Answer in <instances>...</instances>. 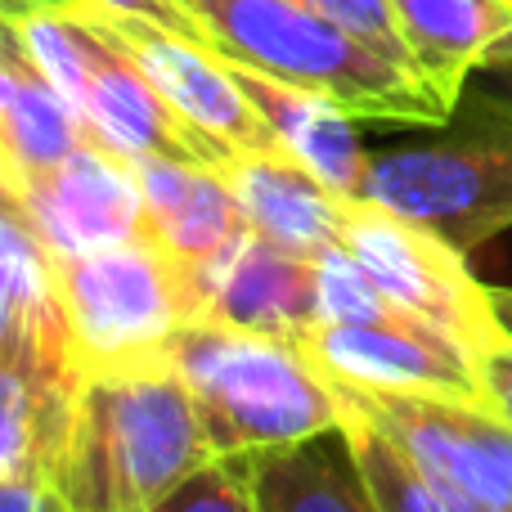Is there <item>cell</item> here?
<instances>
[{"mask_svg": "<svg viewBox=\"0 0 512 512\" xmlns=\"http://www.w3.org/2000/svg\"><path fill=\"white\" fill-rule=\"evenodd\" d=\"M131 167L140 176L144 203H149V234L194 279L198 301H203V283L252 234L230 176L225 167L171 158H140Z\"/></svg>", "mask_w": 512, "mask_h": 512, "instance_id": "13", "label": "cell"}, {"mask_svg": "<svg viewBox=\"0 0 512 512\" xmlns=\"http://www.w3.org/2000/svg\"><path fill=\"white\" fill-rule=\"evenodd\" d=\"M239 459L261 512H382L346 423Z\"/></svg>", "mask_w": 512, "mask_h": 512, "instance_id": "17", "label": "cell"}, {"mask_svg": "<svg viewBox=\"0 0 512 512\" xmlns=\"http://www.w3.org/2000/svg\"><path fill=\"white\" fill-rule=\"evenodd\" d=\"M360 198L427 225L459 252L512 230V104L468 86L432 140L373 153Z\"/></svg>", "mask_w": 512, "mask_h": 512, "instance_id": "4", "label": "cell"}, {"mask_svg": "<svg viewBox=\"0 0 512 512\" xmlns=\"http://www.w3.org/2000/svg\"><path fill=\"white\" fill-rule=\"evenodd\" d=\"M342 243L405 315L454 337L472 360L504 337L490 310L486 283L472 279L463 252L427 225L387 212L369 198H346Z\"/></svg>", "mask_w": 512, "mask_h": 512, "instance_id": "7", "label": "cell"}, {"mask_svg": "<svg viewBox=\"0 0 512 512\" xmlns=\"http://www.w3.org/2000/svg\"><path fill=\"white\" fill-rule=\"evenodd\" d=\"M234 194H239L243 221L256 239L283 252L315 261L324 248L342 243V207L346 198L333 185L306 171L288 153H239L225 162Z\"/></svg>", "mask_w": 512, "mask_h": 512, "instance_id": "14", "label": "cell"}, {"mask_svg": "<svg viewBox=\"0 0 512 512\" xmlns=\"http://www.w3.org/2000/svg\"><path fill=\"white\" fill-rule=\"evenodd\" d=\"M0 274H5V292H0V369H14L23 378L59 391H77L81 373L72 364L68 315H63L54 256L9 198L5 221H0Z\"/></svg>", "mask_w": 512, "mask_h": 512, "instance_id": "12", "label": "cell"}, {"mask_svg": "<svg viewBox=\"0 0 512 512\" xmlns=\"http://www.w3.org/2000/svg\"><path fill=\"white\" fill-rule=\"evenodd\" d=\"M77 373H113L171 360L180 328L203 319V301L158 239L54 261Z\"/></svg>", "mask_w": 512, "mask_h": 512, "instance_id": "6", "label": "cell"}, {"mask_svg": "<svg viewBox=\"0 0 512 512\" xmlns=\"http://www.w3.org/2000/svg\"><path fill=\"white\" fill-rule=\"evenodd\" d=\"M171 364L194 391L216 454L274 450L346 423L333 382L310 364L297 337L194 319L171 342Z\"/></svg>", "mask_w": 512, "mask_h": 512, "instance_id": "3", "label": "cell"}, {"mask_svg": "<svg viewBox=\"0 0 512 512\" xmlns=\"http://www.w3.org/2000/svg\"><path fill=\"white\" fill-rule=\"evenodd\" d=\"M153 512H261L239 454H216L194 468Z\"/></svg>", "mask_w": 512, "mask_h": 512, "instance_id": "22", "label": "cell"}, {"mask_svg": "<svg viewBox=\"0 0 512 512\" xmlns=\"http://www.w3.org/2000/svg\"><path fill=\"white\" fill-rule=\"evenodd\" d=\"M203 319L274 337H301L319 319L315 261L248 234L243 248L203 283Z\"/></svg>", "mask_w": 512, "mask_h": 512, "instance_id": "16", "label": "cell"}, {"mask_svg": "<svg viewBox=\"0 0 512 512\" xmlns=\"http://www.w3.org/2000/svg\"><path fill=\"white\" fill-rule=\"evenodd\" d=\"M207 459L194 391L158 360L81 378L50 486L68 512H153Z\"/></svg>", "mask_w": 512, "mask_h": 512, "instance_id": "1", "label": "cell"}, {"mask_svg": "<svg viewBox=\"0 0 512 512\" xmlns=\"http://www.w3.org/2000/svg\"><path fill=\"white\" fill-rule=\"evenodd\" d=\"M239 86L248 90V99L261 108V117L270 122L274 140L288 158H297L306 171H315L324 185H333L342 198L364 194V176H369V158L360 135H355V117L342 104H333L328 95L315 90L274 81L256 68L230 63Z\"/></svg>", "mask_w": 512, "mask_h": 512, "instance_id": "19", "label": "cell"}, {"mask_svg": "<svg viewBox=\"0 0 512 512\" xmlns=\"http://www.w3.org/2000/svg\"><path fill=\"white\" fill-rule=\"evenodd\" d=\"M468 86H481V90H490V95H499V99H508V104H512V54H508V59L486 63V68H481Z\"/></svg>", "mask_w": 512, "mask_h": 512, "instance_id": "27", "label": "cell"}, {"mask_svg": "<svg viewBox=\"0 0 512 512\" xmlns=\"http://www.w3.org/2000/svg\"><path fill=\"white\" fill-rule=\"evenodd\" d=\"M90 140L86 117L5 27L0 41V180H27Z\"/></svg>", "mask_w": 512, "mask_h": 512, "instance_id": "18", "label": "cell"}, {"mask_svg": "<svg viewBox=\"0 0 512 512\" xmlns=\"http://www.w3.org/2000/svg\"><path fill=\"white\" fill-rule=\"evenodd\" d=\"M99 5H104L108 14L149 18V23L171 27V32H180V36H194V41H203V45H207L203 23H198V18H194V9H189L185 0H99Z\"/></svg>", "mask_w": 512, "mask_h": 512, "instance_id": "25", "label": "cell"}, {"mask_svg": "<svg viewBox=\"0 0 512 512\" xmlns=\"http://www.w3.org/2000/svg\"><path fill=\"white\" fill-rule=\"evenodd\" d=\"M486 297H490V310H495L499 333L512 342V288H486Z\"/></svg>", "mask_w": 512, "mask_h": 512, "instance_id": "28", "label": "cell"}, {"mask_svg": "<svg viewBox=\"0 0 512 512\" xmlns=\"http://www.w3.org/2000/svg\"><path fill=\"white\" fill-rule=\"evenodd\" d=\"M310 364L333 387L355 391H414V396H459L481 400L477 360L454 337L432 324L405 319H319L297 337Z\"/></svg>", "mask_w": 512, "mask_h": 512, "instance_id": "10", "label": "cell"}, {"mask_svg": "<svg viewBox=\"0 0 512 512\" xmlns=\"http://www.w3.org/2000/svg\"><path fill=\"white\" fill-rule=\"evenodd\" d=\"M315 292H319V319H369V324L405 319V310L364 274V265L346 252V243H333V248L315 256Z\"/></svg>", "mask_w": 512, "mask_h": 512, "instance_id": "21", "label": "cell"}, {"mask_svg": "<svg viewBox=\"0 0 512 512\" xmlns=\"http://www.w3.org/2000/svg\"><path fill=\"white\" fill-rule=\"evenodd\" d=\"M477 382H481V400L512 423V342L508 337L490 342L477 355Z\"/></svg>", "mask_w": 512, "mask_h": 512, "instance_id": "24", "label": "cell"}, {"mask_svg": "<svg viewBox=\"0 0 512 512\" xmlns=\"http://www.w3.org/2000/svg\"><path fill=\"white\" fill-rule=\"evenodd\" d=\"M221 59L315 90L355 122L445 126L454 108L414 68L301 0H185Z\"/></svg>", "mask_w": 512, "mask_h": 512, "instance_id": "2", "label": "cell"}, {"mask_svg": "<svg viewBox=\"0 0 512 512\" xmlns=\"http://www.w3.org/2000/svg\"><path fill=\"white\" fill-rule=\"evenodd\" d=\"M54 261L149 239V203L135 167L104 144H81L27 180H0Z\"/></svg>", "mask_w": 512, "mask_h": 512, "instance_id": "9", "label": "cell"}, {"mask_svg": "<svg viewBox=\"0 0 512 512\" xmlns=\"http://www.w3.org/2000/svg\"><path fill=\"white\" fill-rule=\"evenodd\" d=\"M301 5H310V9H319V14L337 18V23L351 27L355 36H364L373 50H382L387 59L414 68V59H409V45H405V36H400V23H396V9H391V0H301Z\"/></svg>", "mask_w": 512, "mask_h": 512, "instance_id": "23", "label": "cell"}, {"mask_svg": "<svg viewBox=\"0 0 512 512\" xmlns=\"http://www.w3.org/2000/svg\"><path fill=\"white\" fill-rule=\"evenodd\" d=\"M418 77L450 108L486 63L512 54V0H391Z\"/></svg>", "mask_w": 512, "mask_h": 512, "instance_id": "15", "label": "cell"}, {"mask_svg": "<svg viewBox=\"0 0 512 512\" xmlns=\"http://www.w3.org/2000/svg\"><path fill=\"white\" fill-rule=\"evenodd\" d=\"M346 432H351L360 468L369 477L382 512H495V508H481L477 499L459 495V490L441 486L436 477H427L378 423H369L355 409H346Z\"/></svg>", "mask_w": 512, "mask_h": 512, "instance_id": "20", "label": "cell"}, {"mask_svg": "<svg viewBox=\"0 0 512 512\" xmlns=\"http://www.w3.org/2000/svg\"><path fill=\"white\" fill-rule=\"evenodd\" d=\"M99 18H104L108 32L131 50V59L149 72V81L162 90V99H167L225 162H234L239 153L279 149L270 122H265L261 108L252 104L248 90L234 77L230 59H221L212 45L194 41V36H180V32H171V27H158V23H149V18L108 14V9H99Z\"/></svg>", "mask_w": 512, "mask_h": 512, "instance_id": "11", "label": "cell"}, {"mask_svg": "<svg viewBox=\"0 0 512 512\" xmlns=\"http://www.w3.org/2000/svg\"><path fill=\"white\" fill-rule=\"evenodd\" d=\"M342 409L378 423L427 477L481 508L512 512V423L486 400L333 387Z\"/></svg>", "mask_w": 512, "mask_h": 512, "instance_id": "8", "label": "cell"}, {"mask_svg": "<svg viewBox=\"0 0 512 512\" xmlns=\"http://www.w3.org/2000/svg\"><path fill=\"white\" fill-rule=\"evenodd\" d=\"M5 27L27 45L41 72L77 104L90 140L122 153L126 162L171 158L225 167V158L162 99L149 72L131 59L122 41L95 14H27L5 18Z\"/></svg>", "mask_w": 512, "mask_h": 512, "instance_id": "5", "label": "cell"}, {"mask_svg": "<svg viewBox=\"0 0 512 512\" xmlns=\"http://www.w3.org/2000/svg\"><path fill=\"white\" fill-rule=\"evenodd\" d=\"M0 495H5L0 512H68L50 481H0Z\"/></svg>", "mask_w": 512, "mask_h": 512, "instance_id": "26", "label": "cell"}]
</instances>
